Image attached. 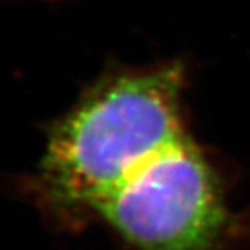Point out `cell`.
Listing matches in <instances>:
<instances>
[{"instance_id":"obj_1","label":"cell","mask_w":250,"mask_h":250,"mask_svg":"<svg viewBox=\"0 0 250 250\" xmlns=\"http://www.w3.org/2000/svg\"><path fill=\"white\" fill-rule=\"evenodd\" d=\"M184 67L177 62L124 70L94 83L51 130L44 187L57 203L89 209L188 137Z\"/></svg>"},{"instance_id":"obj_2","label":"cell","mask_w":250,"mask_h":250,"mask_svg":"<svg viewBox=\"0 0 250 250\" xmlns=\"http://www.w3.org/2000/svg\"><path fill=\"white\" fill-rule=\"evenodd\" d=\"M137 250H219L231 228L221 182L188 137L91 208Z\"/></svg>"}]
</instances>
